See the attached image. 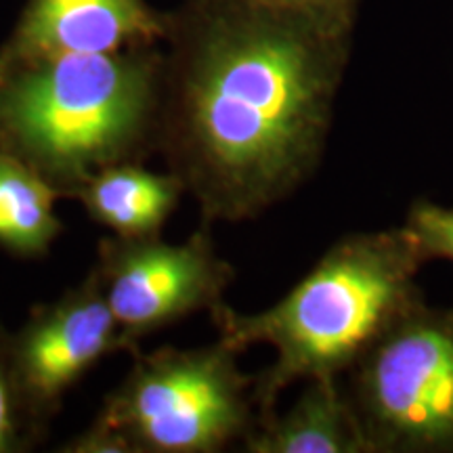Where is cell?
<instances>
[{
  "instance_id": "6da1fadb",
  "label": "cell",
  "mask_w": 453,
  "mask_h": 453,
  "mask_svg": "<svg viewBox=\"0 0 453 453\" xmlns=\"http://www.w3.org/2000/svg\"><path fill=\"white\" fill-rule=\"evenodd\" d=\"M361 0H185L170 13L157 154L203 225L243 223L324 160Z\"/></svg>"
},
{
  "instance_id": "7a4b0ae2",
  "label": "cell",
  "mask_w": 453,
  "mask_h": 453,
  "mask_svg": "<svg viewBox=\"0 0 453 453\" xmlns=\"http://www.w3.org/2000/svg\"><path fill=\"white\" fill-rule=\"evenodd\" d=\"M403 225L357 231L334 242L296 286L258 313L223 303L211 313L219 338L235 350L269 347L273 364L254 373L258 420L298 382L344 378L403 311L424 298V267Z\"/></svg>"
},
{
  "instance_id": "3957f363",
  "label": "cell",
  "mask_w": 453,
  "mask_h": 453,
  "mask_svg": "<svg viewBox=\"0 0 453 453\" xmlns=\"http://www.w3.org/2000/svg\"><path fill=\"white\" fill-rule=\"evenodd\" d=\"M160 47L0 65V154L73 197L99 170L157 151Z\"/></svg>"
},
{
  "instance_id": "277c9868",
  "label": "cell",
  "mask_w": 453,
  "mask_h": 453,
  "mask_svg": "<svg viewBox=\"0 0 453 453\" xmlns=\"http://www.w3.org/2000/svg\"><path fill=\"white\" fill-rule=\"evenodd\" d=\"M240 350L206 347L134 353L127 378L95 420L122 434L133 453H219L242 445L258 422L254 376Z\"/></svg>"
},
{
  "instance_id": "5b68a950",
  "label": "cell",
  "mask_w": 453,
  "mask_h": 453,
  "mask_svg": "<svg viewBox=\"0 0 453 453\" xmlns=\"http://www.w3.org/2000/svg\"><path fill=\"white\" fill-rule=\"evenodd\" d=\"M342 382L370 453H453V309L413 303Z\"/></svg>"
},
{
  "instance_id": "8992f818",
  "label": "cell",
  "mask_w": 453,
  "mask_h": 453,
  "mask_svg": "<svg viewBox=\"0 0 453 453\" xmlns=\"http://www.w3.org/2000/svg\"><path fill=\"white\" fill-rule=\"evenodd\" d=\"M93 271L134 350L143 338L189 315L212 313L235 281L234 265L217 252L211 225L203 223L179 243L160 235L104 237Z\"/></svg>"
},
{
  "instance_id": "52a82bcc",
  "label": "cell",
  "mask_w": 453,
  "mask_h": 453,
  "mask_svg": "<svg viewBox=\"0 0 453 453\" xmlns=\"http://www.w3.org/2000/svg\"><path fill=\"white\" fill-rule=\"evenodd\" d=\"M120 350L137 353L93 269L59 298L34 307L19 330L9 334V355L21 407L38 433H47L65 395L101 359Z\"/></svg>"
},
{
  "instance_id": "ba28073f",
  "label": "cell",
  "mask_w": 453,
  "mask_h": 453,
  "mask_svg": "<svg viewBox=\"0 0 453 453\" xmlns=\"http://www.w3.org/2000/svg\"><path fill=\"white\" fill-rule=\"evenodd\" d=\"M168 32L170 13L147 0H27L0 47V65L160 47Z\"/></svg>"
},
{
  "instance_id": "9c48e42d",
  "label": "cell",
  "mask_w": 453,
  "mask_h": 453,
  "mask_svg": "<svg viewBox=\"0 0 453 453\" xmlns=\"http://www.w3.org/2000/svg\"><path fill=\"white\" fill-rule=\"evenodd\" d=\"M242 449L248 453H370L342 378L304 382L286 411L257 422Z\"/></svg>"
},
{
  "instance_id": "30bf717a",
  "label": "cell",
  "mask_w": 453,
  "mask_h": 453,
  "mask_svg": "<svg viewBox=\"0 0 453 453\" xmlns=\"http://www.w3.org/2000/svg\"><path fill=\"white\" fill-rule=\"evenodd\" d=\"M183 196V180L170 170L156 173L143 162H124L93 174L72 200L113 235L147 237L160 235Z\"/></svg>"
},
{
  "instance_id": "8fae6325",
  "label": "cell",
  "mask_w": 453,
  "mask_h": 453,
  "mask_svg": "<svg viewBox=\"0 0 453 453\" xmlns=\"http://www.w3.org/2000/svg\"><path fill=\"white\" fill-rule=\"evenodd\" d=\"M59 197L36 170L0 154V250L24 260L47 257L64 231L55 214Z\"/></svg>"
},
{
  "instance_id": "7c38bea8",
  "label": "cell",
  "mask_w": 453,
  "mask_h": 453,
  "mask_svg": "<svg viewBox=\"0 0 453 453\" xmlns=\"http://www.w3.org/2000/svg\"><path fill=\"white\" fill-rule=\"evenodd\" d=\"M9 334L0 326V453H21L36 447L44 434L26 416L11 370Z\"/></svg>"
},
{
  "instance_id": "4fadbf2b",
  "label": "cell",
  "mask_w": 453,
  "mask_h": 453,
  "mask_svg": "<svg viewBox=\"0 0 453 453\" xmlns=\"http://www.w3.org/2000/svg\"><path fill=\"white\" fill-rule=\"evenodd\" d=\"M403 226L424 263L445 260L453 265V206L422 197L410 206Z\"/></svg>"
},
{
  "instance_id": "5bb4252c",
  "label": "cell",
  "mask_w": 453,
  "mask_h": 453,
  "mask_svg": "<svg viewBox=\"0 0 453 453\" xmlns=\"http://www.w3.org/2000/svg\"><path fill=\"white\" fill-rule=\"evenodd\" d=\"M57 451L64 453H133V447L122 434L113 433L105 424L93 420V424L84 430V433L76 434V437L64 443Z\"/></svg>"
}]
</instances>
